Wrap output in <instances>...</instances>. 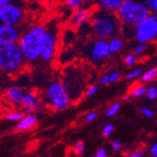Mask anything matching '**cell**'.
Here are the masks:
<instances>
[{"label": "cell", "mask_w": 157, "mask_h": 157, "mask_svg": "<svg viewBox=\"0 0 157 157\" xmlns=\"http://www.w3.org/2000/svg\"><path fill=\"white\" fill-rule=\"evenodd\" d=\"M83 53L88 60L97 66L103 65L112 56L108 48L107 40L98 38L90 40L84 46Z\"/></svg>", "instance_id": "7"}, {"label": "cell", "mask_w": 157, "mask_h": 157, "mask_svg": "<svg viewBox=\"0 0 157 157\" xmlns=\"http://www.w3.org/2000/svg\"><path fill=\"white\" fill-rule=\"evenodd\" d=\"M121 77V75L119 72H113V73L109 74V84L116 83L117 81L120 80Z\"/></svg>", "instance_id": "32"}, {"label": "cell", "mask_w": 157, "mask_h": 157, "mask_svg": "<svg viewBox=\"0 0 157 157\" xmlns=\"http://www.w3.org/2000/svg\"><path fill=\"white\" fill-rule=\"evenodd\" d=\"M137 61V56L134 54V53H129V54H127L125 56H124V59H123V62L125 64L126 67H133L134 65H136Z\"/></svg>", "instance_id": "22"}, {"label": "cell", "mask_w": 157, "mask_h": 157, "mask_svg": "<svg viewBox=\"0 0 157 157\" xmlns=\"http://www.w3.org/2000/svg\"><path fill=\"white\" fill-rule=\"evenodd\" d=\"M24 92L25 90L18 86H10L5 91V97L9 102L15 105H20Z\"/></svg>", "instance_id": "16"}, {"label": "cell", "mask_w": 157, "mask_h": 157, "mask_svg": "<svg viewBox=\"0 0 157 157\" xmlns=\"http://www.w3.org/2000/svg\"><path fill=\"white\" fill-rule=\"evenodd\" d=\"M115 14L122 26L133 28L145 20L151 12L140 0H124Z\"/></svg>", "instance_id": "3"}, {"label": "cell", "mask_w": 157, "mask_h": 157, "mask_svg": "<svg viewBox=\"0 0 157 157\" xmlns=\"http://www.w3.org/2000/svg\"><path fill=\"white\" fill-rule=\"evenodd\" d=\"M26 63L17 44H0V72L8 75L21 73Z\"/></svg>", "instance_id": "4"}, {"label": "cell", "mask_w": 157, "mask_h": 157, "mask_svg": "<svg viewBox=\"0 0 157 157\" xmlns=\"http://www.w3.org/2000/svg\"><path fill=\"white\" fill-rule=\"evenodd\" d=\"M95 157H107V154H106V151L105 148H100L98 149L96 154L94 155Z\"/></svg>", "instance_id": "36"}, {"label": "cell", "mask_w": 157, "mask_h": 157, "mask_svg": "<svg viewBox=\"0 0 157 157\" xmlns=\"http://www.w3.org/2000/svg\"><path fill=\"white\" fill-rule=\"evenodd\" d=\"M89 23L94 38L108 40L121 33L122 25L115 12L95 8L91 10Z\"/></svg>", "instance_id": "2"}, {"label": "cell", "mask_w": 157, "mask_h": 157, "mask_svg": "<svg viewBox=\"0 0 157 157\" xmlns=\"http://www.w3.org/2000/svg\"><path fill=\"white\" fill-rule=\"evenodd\" d=\"M132 37L137 44H151L155 42L157 38L156 13H151L145 20L133 27Z\"/></svg>", "instance_id": "9"}, {"label": "cell", "mask_w": 157, "mask_h": 157, "mask_svg": "<svg viewBox=\"0 0 157 157\" xmlns=\"http://www.w3.org/2000/svg\"><path fill=\"white\" fill-rule=\"evenodd\" d=\"M39 121V119L35 115H25L23 119L17 121L15 128L18 131H27L34 128Z\"/></svg>", "instance_id": "17"}, {"label": "cell", "mask_w": 157, "mask_h": 157, "mask_svg": "<svg viewBox=\"0 0 157 157\" xmlns=\"http://www.w3.org/2000/svg\"><path fill=\"white\" fill-rule=\"evenodd\" d=\"M85 148H86V146H85V143H84V142H83V141H79V142H77V143L75 145L74 151H75V152L77 155H81V154L84 153Z\"/></svg>", "instance_id": "31"}, {"label": "cell", "mask_w": 157, "mask_h": 157, "mask_svg": "<svg viewBox=\"0 0 157 157\" xmlns=\"http://www.w3.org/2000/svg\"><path fill=\"white\" fill-rule=\"evenodd\" d=\"M107 44L110 53L113 55H116L121 53L125 48V39L121 35L114 36L107 40Z\"/></svg>", "instance_id": "14"}, {"label": "cell", "mask_w": 157, "mask_h": 157, "mask_svg": "<svg viewBox=\"0 0 157 157\" xmlns=\"http://www.w3.org/2000/svg\"><path fill=\"white\" fill-rule=\"evenodd\" d=\"M25 116V114L21 111H17V112H12V113H9L6 115V120L10 121H19L23 119V117Z\"/></svg>", "instance_id": "23"}, {"label": "cell", "mask_w": 157, "mask_h": 157, "mask_svg": "<svg viewBox=\"0 0 157 157\" xmlns=\"http://www.w3.org/2000/svg\"><path fill=\"white\" fill-rule=\"evenodd\" d=\"M147 9L150 10L151 13H156L157 11V0H140Z\"/></svg>", "instance_id": "26"}, {"label": "cell", "mask_w": 157, "mask_h": 157, "mask_svg": "<svg viewBox=\"0 0 157 157\" xmlns=\"http://www.w3.org/2000/svg\"><path fill=\"white\" fill-rule=\"evenodd\" d=\"M92 157H95V156H92Z\"/></svg>", "instance_id": "48"}, {"label": "cell", "mask_w": 157, "mask_h": 157, "mask_svg": "<svg viewBox=\"0 0 157 157\" xmlns=\"http://www.w3.org/2000/svg\"><path fill=\"white\" fill-rule=\"evenodd\" d=\"M111 148H112V151H120L122 148V144L120 140H113L112 143H111Z\"/></svg>", "instance_id": "34"}, {"label": "cell", "mask_w": 157, "mask_h": 157, "mask_svg": "<svg viewBox=\"0 0 157 157\" xmlns=\"http://www.w3.org/2000/svg\"><path fill=\"white\" fill-rule=\"evenodd\" d=\"M23 113L25 115H35L36 111L31 107H23Z\"/></svg>", "instance_id": "39"}, {"label": "cell", "mask_w": 157, "mask_h": 157, "mask_svg": "<svg viewBox=\"0 0 157 157\" xmlns=\"http://www.w3.org/2000/svg\"><path fill=\"white\" fill-rule=\"evenodd\" d=\"M140 112H141L142 115L145 116L148 119H151L154 116V113L152 112V110H151L150 108H147V107H142L140 109Z\"/></svg>", "instance_id": "33"}, {"label": "cell", "mask_w": 157, "mask_h": 157, "mask_svg": "<svg viewBox=\"0 0 157 157\" xmlns=\"http://www.w3.org/2000/svg\"><path fill=\"white\" fill-rule=\"evenodd\" d=\"M61 83L65 88L71 101L78 100L86 90V80L84 73L80 68L68 66L64 70Z\"/></svg>", "instance_id": "5"}, {"label": "cell", "mask_w": 157, "mask_h": 157, "mask_svg": "<svg viewBox=\"0 0 157 157\" xmlns=\"http://www.w3.org/2000/svg\"><path fill=\"white\" fill-rule=\"evenodd\" d=\"M98 90H99V85H97V84L91 85L90 87L87 90H86V97H87V98H90V97L94 96L97 93Z\"/></svg>", "instance_id": "29"}, {"label": "cell", "mask_w": 157, "mask_h": 157, "mask_svg": "<svg viewBox=\"0 0 157 157\" xmlns=\"http://www.w3.org/2000/svg\"><path fill=\"white\" fill-rule=\"evenodd\" d=\"M121 109V104L120 103H114L113 105H110V107L106 111V116L107 117H113L118 114V112Z\"/></svg>", "instance_id": "27"}, {"label": "cell", "mask_w": 157, "mask_h": 157, "mask_svg": "<svg viewBox=\"0 0 157 157\" xmlns=\"http://www.w3.org/2000/svg\"><path fill=\"white\" fill-rule=\"evenodd\" d=\"M86 3H87V0H66L64 2V5L68 9L75 10L79 8L85 7Z\"/></svg>", "instance_id": "19"}, {"label": "cell", "mask_w": 157, "mask_h": 157, "mask_svg": "<svg viewBox=\"0 0 157 157\" xmlns=\"http://www.w3.org/2000/svg\"><path fill=\"white\" fill-rule=\"evenodd\" d=\"M150 154L151 157H157V143H154L150 149Z\"/></svg>", "instance_id": "40"}, {"label": "cell", "mask_w": 157, "mask_h": 157, "mask_svg": "<svg viewBox=\"0 0 157 157\" xmlns=\"http://www.w3.org/2000/svg\"><path fill=\"white\" fill-rule=\"evenodd\" d=\"M44 100L48 106L58 111L66 109L72 102L59 80H54L47 86L44 92Z\"/></svg>", "instance_id": "6"}, {"label": "cell", "mask_w": 157, "mask_h": 157, "mask_svg": "<svg viewBox=\"0 0 157 157\" xmlns=\"http://www.w3.org/2000/svg\"><path fill=\"white\" fill-rule=\"evenodd\" d=\"M28 1H35V0H28Z\"/></svg>", "instance_id": "46"}, {"label": "cell", "mask_w": 157, "mask_h": 157, "mask_svg": "<svg viewBox=\"0 0 157 157\" xmlns=\"http://www.w3.org/2000/svg\"><path fill=\"white\" fill-rule=\"evenodd\" d=\"M23 30L24 26L0 24V44H17Z\"/></svg>", "instance_id": "11"}, {"label": "cell", "mask_w": 157, "mask_h": 157, "mask_svg": "<svg viewBox=\"0 0 157 157\" xmlns=\"http://www.w3.org/2000/svg\"><path fill=\"white\" fill-rule=\"evenodd\" d=\"M129 151H131V150H130L129 148H126V149L124 150V153H125V154H129Z\"/></svg>", "instance_id": "44"}, {"label": "cell", "mask_w": 157, "mask_h": 157, "mask_svg": "<svg viewBox=\"0 0 157 157\" xmlns=\"http://www.w3.org/2000/svg\"><path fill=\"white\" fill-rule=\"evenodd\" d=\"M46 32V25L35 24L26 27L17 42L26 64H33L40 60L42 41Z\"/></svg>", "instance_id": "1"}, {"label": "cell", "mask_w": 157, "mask_h": 157, "mask_svg": "<svg viewBox=\"0 0 157 157\" xmlns=\"http://www.w3.org/2000/svg\"><path fill=\"white\" fill-rule=\"evenodd\" d=\"M121 157H125V156H121Z\"/></svg>", "instance_id": "47"}, {"label": "cell", "mask_w": 157, "mask_h": 157, "mask_svg": "<svg viewBox=\"0 0 157 157\" xmlns=\"http://www.w3.org/2000/svg\"><path fill=\"white\" fill-rule=\"evenodd\" d=\"M26 17L24 3H10L0 7V24L23 26Z\"/></svg>", "instance_id": "10"}, {"label": "cell", "mask_w": 157, "mask_h": 157, "mask_svg": "<svg viewBox=\"0 0 157 157\" xmlns=\"http://www.w3.org/2000/svg\"><path fill=\"white\" fill-rule=\"evenodd\" d=\"M146 95L151 101H154V100H156L157 99V88H156V86H151L150 88H147Z\"/></svg>", "instance_id": "28"}, {"label": "cell", "mask_w": 157, "mask_h": 157, "mask_svg": "<svg viewBox=\"0 0 157 157\" xmlns=\"http://www.w3.org/2000/svg\"><path fill=\"white\" fill-rule=\"evenodd\" d=\"M114 131H115V127H114V125L111 123H107L105 125L104 129H103V136L107 137V136H111Z\"/></svg>", "instance_id": "30"}, {"label": "cell", "mask_w": 157, "mask_h": 157, "mask_svg": "<svg viewBox=\"0 0 157 157\" xmlns=\"http://www.w3.org/2000/svg\"><path fill=\"white\" fill-rule=\"evenodd\" d=\"M73 32H74V28H72V31H71L70 36H69V29H66L64 35H63L62 38H61V40H63L64 44L69 45V44H73V42L75 40V39H76V34H74L73 36H71V34H72Z\"/></svg>", "instance_id": "25"}, {"label": "cell", "mask_w": 157, "mask_h": 157, "mask_svg": "<svg viewBox=\"0 0 157 157\" xmlns=\"http://www.w3.org/2000/svg\"><path fill=\"white\" fill-rule=\"evenodd\" d=\"M97 117H98V113L93 111V112H90L89 114H87L86 117H85V120H86V121H88V122H91V121H95L97 119Z\"/></svg>", "instance_id": "35"}, {"label": "cell", "mask_w": 157, "mask_h": 157, "mask_svg": "<svg viewBox=\"0 0 157 157\" xmlns=\"http://www.w3.org/2000/svg\"><path fill=\"white\" fill-rule=\"evenodd\" d=\"M56 2H58V3H59V4H64V2L66 1V0H55Z\"/></svg>", "instance_id": "43"}, {"label": "cell", "mask_w": 157, "mask_h": 157, "mask_svg": "<svg viewBox=\"0 0 157 157\" xmlns=\"http://www.w3.org/2000/svg\"><path fill=\"white\" fill-rule=\"evenodd\" d=\"M91 10H92L90 7H82L77 10H75L72 15L70 16L69 25L74 29H76V28H79L83 25L89 23Z\"/></svg>", "instance_id": "12"}, {"label": "cell", "mask_w": 157, "mask_h": 157, "mask_svg": "<svg viewBox=\"0 0 157 157\" xmlns=\"http://www.w3.org/2000/svg\"><path fill=\"white\" fill-rule=\"evenodd\" d=\"M148 48H149V44H138L135 49H134V54L137 56H143L147 53L148 51Z\"/></svg>", "instance_id": "24"}, {"label": "cell", "mask_w": 157, "mask_h": 157, "mask_svg": "<svg viewBox=\"0 0 157 157\" xmlns=\"http://www.w3.org/2000/svg\"><path fill=\"white\" fill-rule=\"evenodd\" d=\"M20 105L23 107H31L36 112L41 109V104L37 96L33 91H25L21 99Z\"/></svg>", "instance_id": "13"}, {"label": "cell", "mask_w": 157, "mask_h": 157, "mask_svg": "<svg viewBox=\"0 0 157 157\" xmlns=\"http://www.w3.org/2000/svg\"><path fill=\"white\" fill-rule=\"evenodd\" d=\"M123 1L124 0H93V4L97 9L110 12H116Z\"/></svg>", "instance_id": "15"}, {"label": "cell", "mask_w": 157, "mask_h": 157, "mask_svg": "<svg viewBox=\"0 0 157 157\" xmlns=\"http://www.w3.org/2000/svg\"><path fill=\"white\" fill-rule=\"evenodd\" d=\"M59 29L56 23H51L46 25V32L42 41V46L40 55V60L44 63L53 61L58 52L59 44Z\"/></svg>", "instance_id": "8"}, {"label": "cell", "mask_w": 157, "mask_h": 157, "mask_svg": "<svg viewBox=\"0 0 157 157\" xmlns=\"http://www.w3.org/2000/svg\"><path fill=\"white\" fill-rule=\"evenodd\" d=\"M129 100H130V95H125V96L122 98V101H124V102L129 101Z\"/></svg>", "instance_id": "42"}, {"label": "cell", "mask_w": 157, "mask_h": 157, "mask_svg": "<svg viewBox=\"0 0 157 157\" xmlns=\"http://www.w3.org/2000/svg\"><path fill=\"white\" fill-rule=\"evenodd\" d=\"M101 84L103 86H106L109 84V74H105L101 78Z\"/></svg>", "instance_id": "41"}, {"label": "cell", "mask_w": 157, "mask_h": 157, "mask_svg": "<svg viewBox=\"0 0 157 157\" xmlns=\"http://www.w3.org/2000/svg\"><path fill=\"white\" fill-rule=\"evenodd\" d=\"M127 157H144V151L143 150L136 151L134 153H129L127 155Z\"/></svg>", "instance_id": "38"}, {"label": "cell", "mask_w": 157, "mask_h": 157, "mask_svg": "<svg viewBox=\"0 0 157 157\" xmlns=\"http://www.w3.org/2000/svg\"><path fill=\"white\" fill-rule=\"evenodd\" d=\"M46 1H48V2H52V1H55V0H46Z\"/></svg>", "instance_id": "45"}, {"label": "cell", "mask_w": 157, "mask_h": 157, "mask_svg": "<svg viewBox=\"0 0 157 157\" xmlns=\"http://www.w3.org/2000/svg\"><path fill=\"white\" fill-rule=\"evenodd\" d=\"M144 70L142 68H136L132 71H130L129 73H128L126 75H125V78L127 80H135V79H137L141 76V75L143 74Z\"/></svg>", "instance_id": "21"}, {"label": "cell", "mask_w": 157, "mask_h": 157, "mask_svg": "<svg viewBox=\"0 0 157 157\" xmlns=\"http://www.w3.org/2000/svg\"><path fill=\"white\" fill-rule=\"evenodd\" d=\"M146 91H147V87H146V86L140 85V86H136L135 89H133L129 95H130V97L139 98V97L144 96L146 94Z\"/></svg>", "instance_id": "20"}, {"label": "cell", "mask_w": 157, "mask_h": 157, "mask_svg": "<svg viewBox=\"0 0 157 157\" xmlns=\"http://www.w3.org/2000/svg\"><path fill=\"white\" fill-rule=\"evenodd\" d=\"M10 3H24L23 0H0V7Z\"/></svg>", "instance_id": "37"}, {"label": "cell", "mask_w": 157, "mask_h": 157, "mask_svg": "<svg viewBox=\"0 0 157 157\" xmlns=\"http://www.w3.org/2000/svg\"><path fill=\"white\" fill-rule=\"evenodd\" d=\"M141 81L144 83H151L154 82L157 78V68L151 67L150 69H148L145 72H143V74L140 76Z\"/></svg>", "instance_id": "18"}]
</instances>
